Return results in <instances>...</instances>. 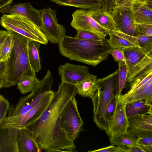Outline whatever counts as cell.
I'll return each mask as SVG.
<instances>
[{
	"label": "cell",
	"instance_id": "9",
	"mask_svg": "<svg viewBox=\"0 0 152 152\" xmlns=\"http://www.w3.org/2000/svg\"><path fill=\"white\" fill-rule=\"evenodd\" d=\"M57 10L50 8L42 9L41 30L48 41L58 43L66 35L64 26L59 24L56 17Z\"/></svg>",
	"mask_w": 152,
	"mask_h": 152
},
{
	"label": "cell",
	"instance_id": "45",
	"mask_svg": "<svg viewBox=\"0 0 152 152\" xmlns=\"http://www.w3.org/2000/svg\"><path fill=\"white\" fill-rule=\"evenodd\" d=\"M7 60L0 61V73H6Z\"/></svg>",
	"mask_w": 152,
	"mask_h": 152
},
{
	"label": "cell",
	"instance_id": "28",
	"mask_svg": "<svg viewBox=\"0 0 152 152\" xmlns=\"http://www.w3.org/2000/svg\"><path fill=\"white\" fill-rule=\"evenodd\" d=\"M137 137L127 131L110 137V141L112 145L117 146H126L128 147L137 145Z\"/></svg>",
	"mask_w": 152,
	"mask_h": 152
},
{
	"label": "cell",
	"instance_id": "44",
	"mask_svg": "<svg viewBox=\"0 0 152 152\" xmlns=\"http://www.w3.org/2000/svg\"><path fill=\"white\" fill-rule=\"evenodd\" d=\"M144 152V151L137 145L130 147H127L126 152Z\"/></svg>",
	"mask_w": 152,
	"mask_h": 152
},
{
	"label": "cell",
	"instance_id": "13",
	"mask_svg": "<svg viewBox=\"0 0 152 152\" xmlns=\"http://www.w3.org/2000/svg\"><path fill=\"white\" fill-rule=\"evenodd\" d=\"M59 74L62 82L75 85L87 75L91 74L87 66L68 63L58 67Z\"/></svg>",
	"mask_w": 152,
	"mask_h": 152
},
{
	"label": "cell",
	"instance_id": "14",
	"mask_svg": "<svg viewBox=\"0 0 152 152\" xmlns=\"http://www.w3.org/2000/svg\"><path fill=\"white\" fill-rule=\"evenodd\" d=\"M42 9H34L29 3L10 5L0 11V13L16 14L24 17L40 27L41 25Z\"/></svg>",
	"mask_w": 152,
	"mask_h": 152
},
{
	"label": "cell",
	"instance_id": "35",
	"mask_svg": "<svg viewBox=\"0 0 152 152\" xmlns=\"http://www.w3.org/2000/svg\"><path fill=\"white\" fill-rule=\"evenodd\" d=\"M137 144L144 152H152V137L137 138Z\"/></svg>",
	"mask_w": 152,
	"mask_h": 152
},
{
	"label": "cell",
	"instance_id": "39",
	"mask_svg": "<svg viewBox=\"0 0 152 152\" xmlns=\"http://www.w3.org/2000/svg\"><path fill=\"white\" fill-rule=\"evenodd\" d=\"M110 54L112 55L115 61L118 62L123 61L125 62L123 53L119 50L115 48H113L110 51Z\"/></svg>",
	"mask_w": 152,
	"mask_h": 152
},
{
	"label": "cell",
	"instance_id": "17",
	"mask_svg": "<svg viewBox=\"0 0 152 152\" xmlns=\"http://www.w3.org/2000/svg\"><path fill=\"white\" fill-rule=\"evenodd\" d=\"M54 93L51 90L26 113L22 119L20 129L25 128L41 116L50 102Z\"/></svg>",
	"mask_w": 152,
	"mask_h": 152
},
{
	"label": "cell",
	"instance_id": "48",
	"mask_svg": "<svg viewBox=\"0 0 152 152\" xmlns=\"http://www.w3.org/2000/svg\"><path fill=\"white\" fill-rule=\"evenodd\" d=\"M149 0H128L126 2H130L132 1H146Z\"/></svg>",
	"mask_w": 152,
	"mask_h": 152
},
{
	"label": "cell",
	"instance_id": "34",
	"mask_svg": "<svg viewBox=\"0 0 152 152\" xmlns=\"http://www.w3.org/2000/svg\"><path fill=\"white\" fill-rule=\"evenodd\" d=\"M75 37L82 39L94 41H101L104 39L93 33L85 30L77 31Z\"/></svg>",
	"mask_w": 152,
	"mask_h": 152
},
{
	"label": "cell",
	"instance_id": "46",
	"mask_svg": "<svg viewBox=\"0 0 152 152\" xmlns=\"http://www.w3.org/2000/svg\"><path fill=\"white\" fill-rule=\"evenodd\" d=\"M6 73H0V89L3 87L5 80Z\"/></svg>",
	"mask_w": 152,
	"mask_h": 152
},
{
	"label": "cell",
	"instance_id": "41",
	"mask_svg": "<svg viewBox=\"0 0 152 152\" xmlns=\"http://www.w3.org/2000/svg\"><path fill=\"white\" fill-rule=\"evenodd\" d=\"M91 152H119L118 147L112 145H111L93 151H89Z\"/></svg>",
	"mask_w": 152,
	"mask_h": 152
},
{
	"label": "cell",
	"instance_id": "10",
	"mask_svg": "<svg viewBox=\"0 0 152 152\" xmlns=\"http://www.w3.org/2000/svg\"><path fill=\"white\" fill-rule=\"evenodd\" d=\"M72 26L77 31L85 30L93 33L103 39L110 32L99 25L89 14L88 10L80 9L72 14Z\"/></svg>",
	"mask_w": 152,
	"mask_h": 152
},
{
	"label": "cell",
	"instance_id": "18",
	"mask_svg": "<svg viewBox=\"0 0 152 152\" xmlns=\"http://www.w3.org/2000/svg\"><path fill=\"white\" fill-rule=\"evenodd\" d=\"M152 72V51L148 52L140 62L128 71L126 83H130L136 79Z\"/></svg>",
	"mask_w": 152,
	"mask_h": 152
},
{
	"label": "cell",
	"instance_id": "16",
	"mask_svg": "<svg viewBox=\"0 0 152 152\" xmlns=\"http://www.w3.org/2000/svg\"><path fill=\"white\" fill-rule=\"evenodd\" d=\"M129 2L136 23L152 24V0Z\"/></svg>",
	"mask_w": 152,
	"mask_h": 152
},
{
	"label": "cell",
	"instance_id": "31",
	"mask_svg": "<svg viewBox=\"0 0 152 152\" xmlns=\"http://www.w3.org/2000/svg\"><path fill=\"white\" fill-rule=\"evenodd\" d=\"M118 85L117 95H119L126 83L128 70L127 66L124 61H120L118 62Z\"/></svg>",
	"mask_w": 152,
	"mask_h": 152
},
{
	"label": "cell",
	"instance_id": "15",
	"mask_svg": "<svg viewBox=\"0 0 152 152\" xmlns=\"http://www.w3.org/2000/svg\"><path fill=\"white\" fill-rule=\"evenodd\" d=\"M20 129L0 128V152H19L18 140Z\"/></svg>",
	"mask_w": 152,
	"mask_h": 152
},
{
	"label": "cell",
	"instance_id": "29",
	"mask_svg": "<svg viewBox=\"0 0 152 152\" xmlns=\"http://www.w3.org/2000/svg\"><path fill=\"white\" fill-rule=\"evenodd\" d=\"M39 80L35 76L24 75L17 83V88L21 93L25 94L32 92L36 87Z\"/></svg>",
	"mask_w": 152,
	"mask_h": 152
},
{
	"label": "cell",
	"instance_id": "23",
	"mask_svg": "<svg viewBox=\"0 0 152 152\" xmlns=\"http://www.w3.org/2000/svg\"><path fill=\"white\" fill-rule=\"evenodd\" d=\"M19 152H39L41 149L26 128L20 129L18 140Z\"/></svg>",
	"mask_w": 152,
	"mask_h": 152
},
{
	"label": "cell",
	"instance_id": "7",
	"mask_svg": "<svg viewBox=\"0 0 152 152\" xmlns=\"http://www.w3.org/2000/svg\"><path fill=\"white\" fill-rule=\"evenodd\" d=\"M59 122L61 128L74 142L82 131L83 124L75 96L71 99L64 107L59 117Z\"/></svg>",
	"mask_w": 152,
	"mask_h": 152
},
{
	"label": "cell",
	"instance_id": "24",
	"mask_svg": "<svg viewBox=\"0 0 152 152\" xmlns=\"http://www.w3.org/2000/svg\"><path fill=\"white\" fill-rule=\"evenodd\" d=\"M121 51L124 55L128 71L141 61L148 53L138 47L125 48Z\"/></svg>",
	"mask_w": 152,
	"mask_h": 152
},
{
	"label": "cell",
	"instance_id": "25",
	"mask_svg": "<svg viewBox=\"0 0 152 152\" xmlns=\"http://www.w3.org/2000/svg\"><path fill=\"white\" fill-rule=\"evenodd\" d=\"M125 111L127 118L136 115L152 114V105L145 99L131 102L126 103Z\"/></svg>",
	"mask_w": 152,
	"mask_h": 152
},
{
	"label": "cell",
	"instance_id": "30",
	"mask_svg": "<svg viewBox=\"0 0 152 152\" xmlns=\"http://www.w3.org/2000/svg\"><path fill=\"white\" fill-rule=\"evenodd\" d=\"M108 35L110 38L107 39L108 42L113 48H115L122 51L125 48L139 47L135 44L121 37L112 33Z\"/></svg>",
	"mask_w": 152,
	"mask_h": 152
},
{
	"label": "cell",
	"instance_id": "36",
	"mask_svg": "<svg viewBox=\"0 0 152 152\" xmlns=\"http://www.w3.org/2000/svg\"><path fill=\"white\" fill-rule=\"evenodd\" d=\"M116 102V95L111 99L106 108L105 113V118L107 123V126L114 113Z\"/></svg>",
	"mask_w": 152,
	"mask_h": 152
},
{
	"label": "cell",
	"instance_id": "5",
	"mask_svg": "<svg viewBox=\"0 0 152 152\" xmlns=\"http://www.w3.org/2000/svg\"><path fill=\"white\" fill-rule=\"evenodd\" d=\"M118 73L117 69L104 77L97 79V89L91 98L93 105V120L101 130L107 129L105 111L111 99L117 95Z\"/></svg>",
	"mask_w": 152,
	"mask_h": 152
},
{
	"label": "cell",
	"instance_id": "11",
	"mask_svg": "<svg viewBox=\"0 0 152 152\" xmlns=\"http://www.w3.org/2000/svg\"><path fill=\"white\" fill-rule=\"evenodd\" d=\"M115 109L107 129L105 131L107 136L110 137L127 131L129 121L125 111L126 103L120 95H116Z\"/></svg>",
	"mask_w": 152,
	"mask_h": 152
},
{
	"label": "cell",
	"instance_id": "40",
	"mask_svg": "<svg viewBox=\"0 0 152 152\" xmlns=\"http://www.w3.org/2000/svg\"><path fill=\"white\" fill-rule=\"evenodd\" d=\"M115 0H103L102 7L108 13L111 14L115 6Z\"/></svg>",
	"mask_w": 152,
	"mask_h": 152
},
{
	"label": "cell",
	"instance_id": "49",
	"mask_svg": "<svg viewBox=\"0 0 152 152\" xmlns=\"http://www.w3.org/2000/svg\"><path fill=\"white\" fill-rule=\"evenodd\" d=\"M4 97L1 95H0V101Z\"/></svg>",
	"mask_w": 152,
	"mask_h": 152
},
{
	"label": "cell",
	"instance_id": "42",
	"mask_svg": "<svg viewBox=\"0 0 152 152\" xmlns=\"http://www.w3.org/2000/svg\"><path fill=\"white\" fill-rule=\"evenodd\" d=\"M8 34L7 31L0 30V53L4 40Z\"/></svg>",
	"mask_w": 152,
	"mask_h": 152
},
{
	"label": "cell",
	"instance_id": "47",
	"mask_svg": "<svg viewBox=\"0 0 152 152\" xmlns=\"http://www.w3.org/2000/svg\"><path fill=\"white\" fill-rule=\"evenodd\" d=\"M128 0H115V6L118 5L126 2Z\"/></svg>",
	"mask_w": 152,
	"mask_h": 152
},
{
	"label": "cell",
	"instance_id": "26",
	"mask_svg": "<svg viewBox=\"0 0 152 152\" xmlns=\"http://www.w3.org/2000/svg\"><path fill=\"white\" fill-rule=\"evenodd\" d=\"M135 44L147 53L152 51V36L138 35L133 36L121 32L113 33Z\"/></svg>",
	"mask_w": 152,
	"mask_h": 152
},
{
	"label": "cell",
	"instance_id": "37",
	"mask_svg": "<svg viewBox=\"0 0 152 152\" xmlns=\"http://www.w3.org/2000/svg\"><path fill=\"white\" fill-rule=\"evenodd\" d=\"M139 35L152 36V24L136 23Z\"/></svg>",
	"mask_w": 152,
	"mask_h": 152
},
{
	"label": "cell",
	"instance_id": "20",
	"mask_svg": "<svg viewBox=\"0 0 152 152\" xmlns=\"http://www.w3.org/2000/svg\"><path fill=\"white\" fill-rule=\"evenodd\" d=\"M90 16L99 25L110 31L111 33L119 32L111 14L103 7L95 10H88Z\"/></svg>",
	"mask_w": 152,
	"mask_h": 152
},
{
	"label": "cell",
	"instance_id": "3",
	"mask_svg": "<svg viewBox=\"0 0 152 152\" xmlns=\"http://www.w3.org/2000/svg\"><path fill=\"white\" fill-rule=\"evenodd\" d=\"M11 39L12 48L7 60L5 80L3 88L16 85L24 75L36 76L29 61L28 44L31 40L10 29H6Z\"/></svg>",
	"mask_w": 152,
	"mask_h": 152
},
{
	"label": "cell",
	"instance_id": "1",
	"mask_svg": "<svg viewBox=\"0 0 152 152\" xmlns=\"http://www.w3.org/2000/svg\"><path fill=\"white\" fill-rule=\"evenodd\" d=\"M77 94L75 85L62 82L42 114L26 127L41 150L71 152L75 149L74 142L60 127L59 119L66 105Z\"/></svg>",
	"mask_w": 152,
	"mask_h": 152
},
{
	"label": "cell",
	"instance_id": "2",
	"mask_svg": "<svg viewBox=\"0 0 152 152\" xmlns=\"http://www.w3.org/2000/svg\"><path fill=\"white\" fill-rule=\"evenodd\" d=\"M58 44L59 53L64 56L93 66L107 59L113 49L106 39L91 41L66 35Z\"/></svg>",
	"mask_w": 152,
	"mask_h": 152
},
{
	"label": "cell",
	"instance_id": "8",
	"mask_svg": "<svg viewBox=\"0 0 152 152\" xmlns=\"http://www.w3.org/2000/svg\"><path fill=\"white\" fill-rule=\"evenodd\" d=\"M111 15L120 32L133 36L139 35L129 2L114 6Z\"/></svg>",
	"mask_w": 152,
	"mask_h": 152
},
{
	"label": "cell",
	"instance_id": "43",
	"mask_svg": "<svg viewBox=\"0 0 152 152\" xmlns=\"http://www.w3.org/2000/svg\"><path fill=\"white\" fill-rule=\"evenodd\" d=\"M14 0H0V11L11 4Z\"/></svg>",
	"mask_w": 152,
	"mask_h": 152
},
{
	"label": "cell",
	"instance_id": "22",
	"mask_svg": "<svg viewBox=\"0 0 152 152\" xmlns=\"http://www.w3.org/2000/svg\"><path fill=\"white\" fill-rule=\"evenodd\" d=\"M60 6H69L88 10H95L102 6L103 0H49Z\"/></svg>",
	"mask_w": 152,
	"mask_h": 152
},
{
	"label": "cell",
	"instance_id": "12",
	"mask_svg": "<svg viewBox=\"0 0 152 152\" xmlns=\"http://www.w3.org/2000/svg\"><path fill=\"white\" fill-rule=\"evenodd\" d=\"M128 119V133L137 138L152 137V114L136 115Z\"/></svg>",
	"mask_w": 152,
	"mask_h": 152
},
{
	"label": "cell",
	"instance_id": "21",
	"mask_svg": "<svg viewBox=\"0 0 152 152\" xmlns=\"http://www.w3.org/2000/svg\"><path fill=\"white\" fill-rule=\"evenodd\" d=\"M97 76L91 74L75 85L77 93L83 97L91 98L97 89Z\"/></svg>",
	"mask_w": 152,
	"mask_h": 152
},
{
	"label": "cell",
	"instance_id": "19",
	"mask_svg": "<svg viewBox=\"0 0 152 152\" xmlns=\"http://www.w3.org/2000/svg\"><path fill=\"white\" fill-rule=\"evenodd\" d=\"M119 95L126 103L145 99L148 104L152 105V78L143 86L133 91Z\"/></svg>",
	"mask_w": 152,
	"mask_h": 152
},
{
	"label": "cell",
	"instance_id": "33",
	"mask_svg": "<svg viewBox=\"0 0 152 152\" xmlns=\"http://www.w3.org/2000/svg\"><path fill=\"white\" fill-rule=\"evenodd\" d=\"M151 78L152 72L138 78L131 83L130 89L127 93H130L137 90L143 86Z\"/></svg>",
	"mask_w": 152,
	"mask_h": 152
},
{
	"label": "cell",
	"instance_id": "38",
	"mask_svg": "<svg viewBox=\"0 0 152 152\" xmlns=\"http://www.w3.org/2000/svg\"><path fill=\"white\" fill-rule=\"evenodd\" d=\"M10 106L8 100L4 97L0 101V124L2 120L6 116Z\"/></svg>",
	"mask_w": 152,
	"mask_h": 152
},
{
	"label": "cell",
	"instance_id": "27",
	"mask_svg": "<svg viewBox=\"0 0 152 152\" xmlns=\"http://www.w3.org/2000/svg\"><path fill=\"white\" fill-rule=\"evenodd\" d=\"M42 44L36 41L31 40L28 44L29 59L31 66L35 72L41 69V64L39 54V48Z\"/></svg>",
	"mask_w": 152,
	"mask_h": 152
},
{
	"label": "cell",
	"instance_id": "4",
	"mask_svg": "<svg viewBox=\"0 0 152 152\" xmlns=\"http://www.w3.org/2000/svg\"><path fill=\"white\" fill-rule=\"evenodd\" d=\"M54 79L49 69L43 78L31 93L20 98L16 104L10 105L7 111L8 115L1 121L0 127L20 129L23 118L26 113L37 104L49 92Z\"/></svg>",
	"mask_w": 152,
	"mask_h": 152
},
{
	"label": "cell",
	"instance_id": "6",
	"mask_svg": "<svg viewBox=\"0 0 152 152\" xmlns=\"http://www.w3.org/2000/svg\"><path fill=\"white\" fill-rule=\"evenodd\" d=\"M0 24L5 29L12 30L31 40L47 45L48 40L40 27L28 19L16 14H4L1 18Z\"/></svg>",
	"mask_w": 152,
	"mask_h": 152
},
{
	"label": "cell",
	"instance_id": "32",
	"mask_svg": "<svg viewBox=\"0 0 152 152\" xmlns=\"http://www.w3.org/2000/svg\"><path fill=\"white\" fill-rule=\"evenodd\" d=\"M12 48L11 39L8 34L4 40L1 49L0 53V61H6L10 57Z\"/></svg>",
	"mask_w": 152,
	"mask_h": 152
}]
</instances>
